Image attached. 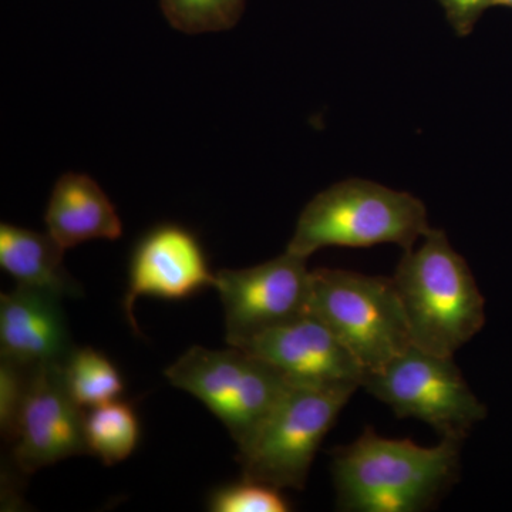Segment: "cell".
<instances>
[{"mask_svg":"<svg viewBox=\"0 0 512 512\" xmlns=\"http://www.w3.org/2000/svg\"><path fill=\"white\" fill-rule=\"evenodd\" d=\"M464 441L441 439L434 447L380 437L373 427L348 446L332 450L336 504L346 512L429 510L461 471Z\"/></svg>","mask_w":512,"mask_h":512,"instance_id":"cell-1","label":"cell"},{"mask_svg":"<svg viewBox=\"0 0 512 512\" xmlns=\"http://www.w3.org/2000/svg\"><path fill=\"white\" fill-rule=\"evenodd\" d=\"M393 282L413 345L424 352L454 357L484 328V296L443 229L430 228L419 248L404 251Z\"/></svg>","mask_w":512,"mask_h":512,"instance_id":"cell-2","label":"cell"},{"mask_svg":"<svg viewBox=\"0 0 512 512\" xmlns=\"http://www.w3.org/2000/svg\"><path fill=\"white\" fill-rule=\"evenodd\" d=\"M420 198L375 181L350 178L319 192L308 202L286 251L308 259L322 248H414L430 229Z\"/></svg>","mask_w":512,"mask_h":512,"instance_id":"cell-3","label":"cell"},{"mask_svg":"<svg viewBox=\"0 0 512 512\" xmlns=\"http://www.w3.org/2000/svg\"><path fill=\"white\" fill-rule=\"evenodd\" d=\"M309 313L328 326L367 375L380 372L413 346L393 278L315 269Z\"/></svg>","mask_w":512,"mask_h":512,"instance_id":"cell-4","label":"cell"},{"mask_svg":"<svg viewBox=\"0 0 512 512\" xmlns=\"http://www.w3.org/2000/svg\"><path fill=\"white\" fill-rule=\"evenodd\" d=\"M164 375L221 420L238 451L251 443L292 386L281 370L229 345L220 350L194 346Z\"/></svg>","mask_w":512,"mask_h":512,"instance_id":"cell-5","label":"cell"},{"mask_svg":"<svg viewBox=\"0 0 512 512\" xmlns=\"http://www.w3.org/2000/svg\"><path fill=\"white\" fill-rule=\"evenodd\" d=\"M356 390L292 383L251 443L238 451L242 478L303 490L320 444Z\"/></svg>","mask_w":512,"mask_h":512,"instance_id":"cell-6","label":"cell"},{"mask_svg":"<svg viewBox=\"0 0 512 512\" xmlns=\"http://www.w3.org/2000/svg\"><path fill=\"white\" fill-rule=\"evenodd\" d=\"M362 387L400 419L429 424L441 439L464 441L487 417V407L453 357L431 355L414 345L380 372L367 375Z\"/></svg>","mask_w":512,"mask_h":512,"instance_id":"cell-7","label":"cell"},{"mask_svg":"<svg viewBox=\"0 0 512 512\" xmlns=\"http://www.w3.org/2000/svg\"><path fill=\"white\" fill-rule=\"evenodd\" d=\"M306 261L285 249L264 264L221 269L215 274L229 346L241 345L309 313L312 271Z\"/></svg>","mask_w":512,"mask_h":512,"instance_id":"cell-8","label":"cell"},{"mask_svg":"<svg viewBox=\"0 0 512 512\" xmlns=\"http://www.w3.org/2000/svg\"><path fill=\"white\" fill-rule=\"evenodd\" d=\"M84 421L86 410L74 402L67 389L63 363L33 367L13 443L20 471L32 474L57 461L90 454Z\"/></svg>","mask_w":512,"mask_h":512,"instance_id":"cell-9","label":"cell"},{"mask_svg":"<svg viewBox=\"0 0 512 512\" xmlns=\"http://www.w3.org/2000/svg\"><path fill=\"white\" fill-rule=\"evenodd\" d=\"M281 370L292 383L359 387L367 373L328 326L312 313L235 346Z\"/></svg>","mask_w":512,"mask_h":512,"instance_id":"cell-10","label":"cell"},{"mask_svg":"<svg viewBox=\"0 0 512 512\" xmlns=\"http://www.w3.org/2000/svg\"><path fill=\"white\" fill-rule=\"evenodd\" d=\"M210 286L215 288V275L197 237L180 225H158L143 235L131 255L124 298L128 322L138 333L133 312L140 296L180 301Z\"/></svg>","mask_w":512,"mask_h":512,"instance_id":"cell-11","label":"cell"},{"mask_svg":"<svg viewBox=\"0 0 512 512\" xmlns=\"http://www.w3.org/2000/svg\"><path fill=\"white\" fill-rule=\"evenodd\" d=\"M62 296L18 285L0 296V352L20 365L64 363L72 352Z\"/></svg>","mask_w":512,"mask_h":512,"instance_id":"cell-12","label":"cell"},{"mask_svg":"<svg viewBox=\"0 0 512 512\" xmlns=\"http://www.w3.org/2000/svg\"><path fill=\"white\" fill-rule=\"evenodd\" d=\"M47 232L64 249L93 239H119L123 224L106 192L89 175L67 173L56 181L45 212Z\"/></svg>","mask_w":512,"mask_h":512,"instance_id":"cell-13","label":"cell"},{"mask_svg":"<svg viewBox=\"0 0 512 512\" xmlns=\"http://www.w3.org/2000/svg\"><path fill=\"white\" fill-rule=\"evenodd\" d=\"M66 249L46 232L0 225V266L18 285L62 296H77L82 289L63 264Z\"/></svg>","mask_w":512,"mask_h":512,"instance_id":"cell-14","label":"cell"},{"mask_svg":"<svg viewBox=\"0 0 512 512\" xmlns=\"http://www.w3.org/2000/svg\"><path fill=\"white\" fill-rule=\"evenodd\" d=\"M84 427L89 453L106 466L130 457L140 440V423L133 406L119 399L87 410Z\"/></svg>","mask_w":512,"mask_h":512,"instance_id":"cell-15","label":"cell"},{"mask_svg":"<svg viewBox=\"0 0 512 512\" xmlns=\"http://www.w3.org/2000/svg\"><path fill=\"white\" fill-rule=\"evenodd\" d=\"M63 375L74 402L84 410L114 402L124 390L117 367L92 348H73L64 360Z\"/></svg>","mask_w":512,"mask_h":512,"instance_id":"cell-16","label":"cell"},{"mask_svg":"<svg viewBox=\"0 0 512 512\" xmlns=\"http://www.w3.org/2000/svg\"><path fill=\"white\" fill-rule=\"evenodd\" d=\"M248 0H160L165 19L188 35L224 32L237 26Z\"/></svg>","mask_w":512,"mask_h":512,"instance_id":"cell-17","label":"cell"},{"mask_svg":"<svg viewBox=\"0 0 512 512\" xmlns=\"http://www.w3.org/2000/svg\"><path fill=\"white\" fill-rule=\"evenodd\" d=\"M279 488L244 480L227 485L211 495L210 507L214 512H286L291 504Z\"/></svg>","mask_w":512,"mask_h":512,"instance_id":"cell-18","label":"cell"},{"mask_svg":"<svg viewBox=\"0 0 512 512\" xmlns=\"http://www.w3.org/2000/svg\"><path fill=\"white\" fill-rule=\"evenodd\" d=\"M32 370L8 357L0 359V431L8 443H15L18 436Z\"/></svg>","mask_w":512,"mask_h":512,"instance_id":"cell-19","label":"cell"},{"mask_svg":"<svg viewBox=\"0 0 512 512\" xmlns=\"http://www.w3.org/2000/svg\"><path fill=\"white\" fill-rule=\"evenodd\" d=\"M451 28L460 37H466L476 28L478 20L494 8V0H439Z\"/></svg>","mask_w":512,"mask_h":512,"instance_id":"cell-20","label":"cell"},{"mask_svg":"<svg viewBox=\"0 0 512 512\" xmlns=\"http://www.w3.org/2000/svg\"><path fill=\"white\" fill-rule=\"evenodd\" d=\"M494 6H501V8L512 9V0H494Z\"/></svg>","mask_w":512,"mask_h":512,"instance_id":"cell-21","label":"cell"}]
</instances>
